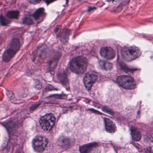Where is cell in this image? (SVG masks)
<instances>
[{
  "label": "cell",
  "mask_w": 153,
  "mask_h": 153,
  "mask_svg": "<svg viewBox=\"0 0 153 153\" xmlns=\"http://www.w3.org/2000/svg\"><path fill=\"white\" fill-rule=\"evenodd\" d=\"M87 61L83 56H79L73 59L70 63V69L75 73L82 74L87 69Z\"/></svg>",
  "instance_id": "cell-1"
},
{
  "label": "cell",
  "mask_w": 153,
  "mask_h": 153,
  "mask_svg": "<svg viewBox=\"0 0 153 153\" xmlns=\"http://www.w3.org/2000/svg\"><path fill=\"white\" fill-rule=\"evenodd\" d=\"M21 47L19 40L17 38H14L8 44L7 49L4 53L2 56L3 61L8 62L13 58L16 53L19 51Z\"/></svg>",
  "instance_id": "cell-2"
},
{
  "label": "cell",
  "mask_w": 153,
  "mask_h": 153,
  "mask_svg": "<svg viewBox=\"0 0 153 153\" xmlns=\"http://www.w3.org/2000/svg\"><path fill=\"white\" fill-rule=\"evenodd\" d=\"M122 58L126 61H131L137 59L142 54L139 48L134 46H126L121 50Z\"/></svg>",
  "instance_id": "cell-3"
},
{
  "label": "cell",
  "mask_w": 153,
  "mask_h": 153,
  "mask_svg": "<svg viewBox=\"0 0 153 153\" xmlns=\"http://www.w3.org/2000/svg\"><path fill=\"white\" fill-rule=\"evenodd\" d=\"M55 123V117L52 114H48L41 117L40 125L42 130L49 131L52 129Z\"/></svg>",
  "instance_id": "cell-4"
},
{
  "label": "cell",
  "mask_w": 153,
  "mask_h": 153,
  "mask_svg": "<svg viewBox=\"0 0 153 153\" xmlns=\"http://www.w3.org/2000/svg\"><path fill=\"white\" fill-rule=\"evenodd\" d=\"M117 83L121 87L128 90H133L136 88V83L135 80L127 75L118 76L116 79Z\"/></svg>",
  "instance_id": "cell-5"
},
{
  "label": "cell",
  "mask_w": 153,
  "mask_h": 153,
  "mask_svg": "<svg viewBox=\"0 0 153 153\" xmlns=\"http://www.w3.org/2000/svg\"><path fill=\"white\" fill-rule=\"evenodd\" d=\"M47 143L48 141L46 137L42 136H37L33 139L32 146L36 152L41 153L45 150Z\"/></svg>",
  "instance_id": "cell-6"
},
{
  "label": "cell",
  "mask_w": 153,
  "mask_h": 153,
  "mask_svg": "<svg viewBox=\"0 0 153 153\" xmlns=\"http://www.w3.org/2000/svg\"><path fill=\"white\" fill-rule=\"evenodd\" d=\"M98 76L92 73H87L85 75L84 78V83L85 87L88 90H91L93 85L96 82Z\"/></svg>",
  "instance_id": "cell-7"
},
{
  "label": "cell",
  "mask_w": 153,
  "mask_h": 153,
  "mask_svg": "<svg viewBox=\"0 0 153 153\" xmlns=\"http://www.w3.org/2000/svg\"><path fill=\"white\" fill-rule=\"evenodd\" d=\"M100 54L102 57L107 60L113 59L115 57V52L113 48L110 47L102 48L100 51Z\"/></svg>",
  "instance_id": "cell-8"
},
{
  "label": "cell",
  "mask_w": 153,
  "mask_h": 153,
  "mask_svg": "<svg viewBox=\"0 0 153 153\" xmlns=\"http://www.w3.org/2000/svg\"><path fill=\"white\" fill-rule=\"evenodd\" d=\"M106 130L109 133H114L116 130V127L113 121L109 119H104Z\"/></svg>",
  "instance_id": "cell-9"
},
{
  "label": "cell",
  "mask_w": 153,
  "mask_h": 153,
  "mask_svg": "<svg viewBox=\"0 0 153 153\" xmlns=\"http://www.w3.org/2000/svg\"><path fill=\"white\" fill-rule=\"evenodd\" d=\"M97 144L95 143L85 144L80 147V151L81 153H87V152H91L92 149H93V148L96 147Z\"/></svg>",
  "instance_id": "cell-10"
},
{
  "label": "cell",
  "mask_w": 153,
  "mask_h": 153,
  "mask_svg": "<svg viewBox=\"0 0 153 153\" xmlns=\"http://www.w3.org/2000/svg\"><path fill=\"white\" fill-rule=\"evenodd\" d=\"M131 132L132 137L133 140L135 141H139L141 140L142 135L141 132L137 128L135 127H132Z\"/></svg>",
  "instance_id": "cell-11"
},
{
  "label": "cell",
  "mask_w": 153,
  "mask_h": 153,
  "mask_svg": "<svg viewBox=\"0 0 153 153\" xmlns=\"http://www.w3.org/2000/svg\"><path fill=\"white\" fill-rule=\"evenodd\" d=\"M99 65L101 69L104 70H110L113 68V65L112 64L106 61L101 60V61H99Z\"/></svg>",
  "instance_id": "cell-12"
},
{
  "label": "cell",
  "mask_w": 153,
  "mask_h": 153,
  "mask_svg": "<svg viewBox=\"0 0 153 153\" xmlns=\"http://www.w3.org/2000/svg\"><path fill=\"white\" fill-rule=\"evenodd\" d=\"M19 12L18 11H12L8 12L6 16L8 18L11 19H17L19 16Z\"/></svg>",
  "instance_id": "cell-13"
},
{
  "label": "cell",
  "mask_w": 153,
  "mask_h": 153,
  "mask_svg": "<svg viewBox=\"0 0 153 153\" xmlns=\"http://www.w3.org/2000/svg\"><path fill=\"white\" fill-rule=\"evenodd\" d=\"M44 13H45V9L43 8H41L37 10L33 14V17L35 20H38L42 16Z\"/></svg>",
  "instance_id": "cell-14"
},
{
  "label": "cell",
  "mask_w": 153,
  "mask_h": 153,
  "mask_svg": "<svg viewBox=\"0 0 153 153\" xmlns=\"http://www.w3.org/2000/svg\"><path fill=\"white\" fill-rule=\"evenodd\" d=\"M59 139H59V143L62 147H67L70 143V141L69 138H67L66 137L64 138L63 137H62V138H59Z\"/></svg>",
  "instance_id": "cell-15"
},
{
  "label": "cell",
  "mask_w": 153,
  "mask_h": 153,
  "mask_svg": "<svg viewBox=\"0 0 153 153\" xmlns=\"http://www.w3.org/2000/svg\"><path fill=\"white\" fill-rule=\"evenodd\" d=\"M0 23L3 26H6L10 24V21L3 16V15H0Z\"/></svg>",
  "instance_id": "cell-16"
},
{
  "label": "cell",
  "mask_w": 153,
  "mask_h": 153,
  "mask_svg": "<svg viewBox=\"0 0 153 153\" xmlns=\"http://www.w3.org/2000/svg\"><path fill=\"white\" fill-rule=\"evenodd\" d=\"M23 23L26 25H31L33 24V21L31 18L30 17H26L24 18Z\"/></svg>",
  "instance_id": "cell-17"
},
{
  "label": "cell",
  "mask_w": 153,
  "mask_h": 153,
  "mask_svg": "<svg viewBox=\"0 0 153 153\" xmlns=\"http://www.w3.org/2000/svg\"><path fill=\"white\" fill-rule=\"evenodd\" d=\"M27 1L28 2L32 4H37L40 3L41 1V0H27Z\"/></svg>",
  "instance_id": "cell-18"
},
{
  "label": "cell",
  "mask_w": 153,
  "mask_h": 153,
  "mask_svg": "<svg viewBox=\"0 0 153 153\" xmlns=\"http://www.w3.org/2000/svg\"><path fill=\"white\" fill-rule=\"evenodd\" d=\"M61 26H57V28H55V31L56 32V33H58V32H59V31H60V30H61Z\"/></svg>",
  "instance_id": "cell-19"
},
{
  "label": "cell",
  "mask_w": 153,
  "mask_h": 153,
  "mask_svg": "<svg viewBox=\"0 0 153 153\" xmlns=\"http://www.w3.org/2000/svg\"><path fill=\"white\" fill-rule=\"evenodd\" d=\"M56 1V0H46V2L47 5H49L50 3H52Z\"/></svg>",
  "instance_id": "cell-20"
},
{
  "label": "cell",
  "mask_w": 153,
  "mask_h": 153,
  "mask_svg": "<svg viewBox=\"0 0 153 153\" xmlns=\"http://www.w3.org/2000/svg\"><path fill=\"white\" fill-rule=\"evenodd\" d=\"M108 1H114V0H107Z\"/></svg>",
  "instance_id": "cell-21"
}]
</instances>
